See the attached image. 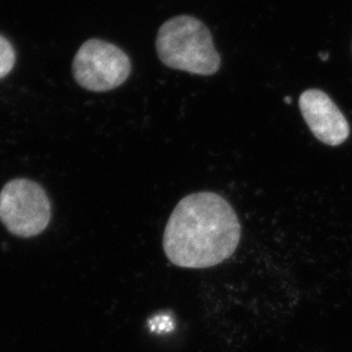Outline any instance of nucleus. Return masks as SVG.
<instances>
[{"label":"nucleus","mask_w":352,"mask_h":352,"mask_svg":"<svg viewBox=\"0 0 352 352\" xmlns=\"http://www.w3.org/2000/svg\"><path fill=\"white\" fill-rule=\"evenodd\" d=\"M131 62L120 47L105 40H87L72 62L74 80L83 89L105 93L121 86L129 78Z\"/></svg>","instance_id":"4"},{"label":"nucleus","mask_w":352,"mask_h":352,"mask_svg":"<svg viewBox=\"0 0 352 352\" xmlns=\"http://www.w3.org/2000/svg\"><path fill=\"white\" fill-rule=\"evenodd\" d=\"M16 62V53L13 45L0 34V79L6 77L13 70Z\"/></svg>","instance_id":"6"},{"label":"nucleus","mask_w":352,"mask_h":352,"mask_svg":"<svg viewBox=\"0 0 352 352\" xmlns=\"http://www.w3.org/2000/svg\"><path fill=\"white\" fill-rule=\"evenodd\" d=\"M157 56L166 67L197 76H213L220 69V55L202 21L190 15L171 17L160 27Z\"/></svg>","instance_id":"2"},{"label":"nucleus","mask_w":352,"mask_h":352,"mask_svg":"<svg viewBox=\"0 0 352 352\" xmlns=\"http://www.w3.org/2000/svg\"><path fill=\"white\" fill-rule=\"evenodd\" d=\"M299 107L314 136L322 143L338 146L348 140L349 123L327 94L319 89L306 90L300 96Z\"/></svg>","instance_id":"5"},{"label":"nucleus","mask_w":352,"mask_h":352,"mask_svg":"<svg viewBox=\"0 0 352 352\" xmlns=\"http://www.w3.org/2000/svg\"><path fill=\"white\" fill-rule=\"evenodd\" d=\"M241 223L223 196L199 192L180 199L163 234V250L175 266L203 270L233 256Z\"/></svg>","instance_id":"1"},{"label":"nucleus","mask_w":352,"mask_h":352,"mask_svg":"<svg viewBox=\"0 0 352 352\" xmlns=\"http://www.w3.org/2000/svg\"><path fill=\"white\" fill-rule=\"evenodd\" d=\"M52 204L46 192L34 180L19 178L0 192V221L13 235L30 239L46 230Z\"/></svg>","instance_id":"3"}]
</instances>
